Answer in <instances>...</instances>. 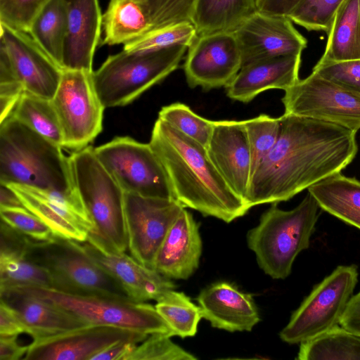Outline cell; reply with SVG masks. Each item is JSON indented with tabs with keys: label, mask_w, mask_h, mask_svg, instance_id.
<instances>
[{
	"label": "cell",
	"mask_w": 360,
	"mask_h": 360,
	"mask_svg": "<svg viewBox=\"0 0 360 360\" xmlns=\"http://www.w3.org/2000/svg\"><path fill=\"white\" fill-rule=\"evenodd\" d=\"M252 157V174L275 145L279 134L280 120L266 114L243 120Z\"/></svg>",
	"instance_id": "obj_38"
},
{
	"label": "cell",
	"mask_w": 360,
	"mask_h": 360,
	"mask_svg": "<svg viewBox=\"0 0 360 360\" xmlns=\"http://www.w3.org/2000/svg\"><path fill=\"white\" fill-rule=\"evenodd\" d=\"M360 321V291L349 300L340 325Z\"/></svg>",
	"instance_id": "obj_48"
},
{
	"label": "cell",
	"mask_w": 360,
	"mask_h": 360,
	"mask_svg": "<svg viewBox=\"0 0 360 360\" xmlns=\"http://www.w3.org/2000/svg\"><path fill=\"white\" fill-rule=\"evenodd\" d=\"M148 335L122 328L88 325L57 335L33 340L25 360H91L107 347L122 341L140 343Z\"/></svg>",
	"instance_id": "obj_16"
},
{
	"label": "cell",
	"mask_w": 360,
	"mask_h": 360,
	"mask_svg": "<svg viewBox=\"0 0 360 360\" xmlns=\"http://www.w3.org/2000/svg\"><path fill=\"white\" fill-rule=\"evenodd\" d=\"M345 328L360 335V321L352 322L342 326Z\"/></svg>",
	"instance_id": "obj_50"
},
{
	"label": "cell",
	"mask_w": 360,
	"mask_h": 360,
	"mask_svg": "<svg viewBox=\"0 0 360 360\" xmlns=\"http://www.w3.org/2000/svg\"><path fill=\"white\" fill-rule=\"evenodd\" d=\"M8 186L56 236L84 242L94 231V223L79 195H66L16 184Z\"/></svg>",
	"instance_id": "obj_17"
},
{
	"label": "cell",
	"mask_w": 360,
	"mask_h": 360,
	"mask_svg": "<svg viewBox=\"0 0 360 360\" xmlns=\"http://www.w3.org/2000/svg\"><path fill=\"white\" fill-rule=\"evenodd\" d=\"M201 253L199 226L184 208L162 243L153 269L169 278L186 279L198 269Z\"/></svg>",
	"instance_id": "obj_24"
},
{
	"label": "cell",
	"mask_w": 360,
	"mask_h": 360,
	"mask_svg": "<svg viewBox=\"0 0 360 360\" xmlns=\"http://www.w3.org/2000/svg\"><path fill=\"white\" fill-rule=\"evenodd\" d=\"M286 114L333 123L354 132L360 129V97L314 72L285 91Z\"/></svg>",
	"instance_id": "obj_12"
},
{
	"label": "cell",
	"mask_w": 360,
	"mask_h": 360,
	"mask_svg": "<svg viewBox=\"0 0 360 360\" xmlns=\"http://www.w3.org/2000/svg\"><path fill=\"white\" fill-rule=\"evenodd\" d=\"M49 0H0V22L28 33L35 15Z\"/></svg>",
	"instance_id": "obj_43"
},
{
	"label": "cell",
	"mask_w": 360,
	"mask_h": 360,
	"mask_svg": "<svg viewBox=\"0 0 360 360\" xmlns=\"http://www.w3.org/2000/svg\"><path fill=\"white\" fill-rule=\"evenodd\" d=\"M63 147L16 119L0 122V184L22 185L66 195H79L70 156Z\"/></svg>",
	"instance_id": "obj_3"
},
{
	"label": "cell",
	"mask_w": 360,
	"mask_h": 360,
	"mask_svg": "<svg viewBox=\"0 0 360 360\" xmlns=\"http://www.w3.org/2000/svg\"><path fill=\"white\" fill-rule=\"evenodd\" d=\"M319 207L360 229V181L340 172L308 188Z\"/></svg>",
	"instance_id": "obj_28"
},
{
	"label": "cell",
	"mask_w": 360,
	"mask_h": 360,
	"mask_svg": "<svg viewBox=\"0 0 360 360\" xmlns=\"http://www.w3.org/2000/svg\"><path fill=\"white\" fill-rule=\"evenodd\" d=\"M156 302L155 307L169 326L172 336L184 338L196 334L198 323L202 318L200 308L184 292L173 289Z\"/></svg>",
	"instance_id": "obj_34"
},
{
	"label": "cell",
	"mask_w": 360,
	"mask_h": 360,
	"mask_svg": "<svg viewBox=\"0 0 360 360\" xmlns=\"http://www.w3.org/2000/svg\"><path fill=\"white\" fill-rule=\"evenodd\" d=\"M27 328L17 312L4 302H0V335H19Z\"/></svg>",
	"instance_id": "obj_44"
},
{
	"label": "cell",
	"mask_w": 360,
	"mask_h": 360,
	"mask_svg": "<svg viewBox=\"0 0 360 360\" xmlns=\"http://www.w3.org/2000/svg\"><path fill=\"white\" fill-rule=\"evenodd\" d=\"M257 11V0H195L192 22L198 35L233 32Z\"/></svg>",
	"instance_id": "obj_30"
},
{
	"label": "cell",
	"mask_w": 360,
	"mask_h": 360,
	"mask_svg": "<svg viewBox=\"0 0 360 360\" xmlns=\"http://www.w3.org/2000/svg\"><path fill=\"white\" fill-rule=\"evenodd\" d=\"M1 221L25 236L39 241L56 236L38 217L24 207H0Z\"/></svg>",
	"instance_id": "obj_41"
},
{
	"label": "cell",
	"mask_w": 360,
	"mask_h": 360,
	"mask_svg": "<svg viewBox=\"0 0 360 360\" xmlns=\"http://www.w3.org/2000/svg\"><path fill=\"white\" fill-rule=\"evenodd\" d=\"M302 53L286 54L255 60L242 66L226 87L227 96L248 103L269 89L287 90L299 80Z\"/></svg>",
	"instance_id": "obj_21"
},
{
	"label": "cell",
	"mask_w": 360,
	"mask_h": 360,
	"mask_svg": "<svg viewBox=\"0 0 360 360\" xmlns=\"http://www.w3.org/2000/svg\"><path fill=\"white\" fill-rule=\"evenodd\" d=\"M345 0H300L287 17L308 31L329 32L334 16Z\"/></svg>",
	"instance_id": "obj_37"
},
{
	"label": "cell",
	"mask_w": 360,
	"mask_h": 360,
	"mask_svg": "<svg viewBox=\"0 0 360 360\" xmlns=\"http://www.w3.org/2000/svg\"><path fill=\"white\" fill-rule=\"evenodd\" d=\"M188 48L177 44L146 52L122 50L110 56L92 72L94 89L103 106L131 103L174 72Z\"/></svg>",
	"instance_id": "obj_6"
},
{
	"label": "cell",
	"mask_w": 360,
	"mask_h": 360,
	"mask_svg": "<svg viewBox=\"0 0 360 360\" xmlns=\"http://www.w3.org/2000/svg\"><path fill=\"white\" fill-rule=\"evenodd\" d=\"M94 151L124 193L174 199L165 169L149 143L117 136Z\"/></svg>",
	"instance_id": "obj_10"
},
{
	"label": "cell",
	"mask_w": 360,
	"mask_h": 360,
	"mask_svg": "<svg viewBox=\"0 0 360 360\" xmlns=\"http://www.w3.org/2000/svg\"><path fill=\"white\" fill-rule=\"evenodd\" d=\"M0 49L25 91L46 99L53 98L63 69L27 32L1 24Z\"/></svg>",
	"instance_id": "obj_15"
},
{
	"label": "cell",
	"mask_w": 360,
	"mask_h": 360,
	"mask_svg": "<svg viewBox=\"0 0 360 360\" xmlns=\"http://www.w3.org/2000/svg\"><path fill=\"white\" fill-rule=\"evenodd\" d=\"M52 303L89 324L122 328L150 335L171 330L155 306L112 297L82 295L37 286L11 288Z\"/></svg>",
	"instance_id": "obj_8"
},
{
	"label": "cell",
	"mask_w": 360,
	"mask_h": 360,
	"mask_svg": "<svg viewBox=\"0 0 360 360\" xmlns=\"http://www.w3.org/2000/svg\"><path fill=\"white\" fill-rule=\"evenodd\" d=\"M165 333L148 335L137 344L128 360H196L192 354L174 344Z\"/></svg>",
	"instance_id": "obj_39"
},
{
	"label": "cell",
	"mask_w": 360,
	"mask_h": 360,
	"mask_svg": "<svg viewBox=\"0 0 360 360\" xmlns=\"http://www.w3.org/2000/svg\"><path fill=\"white\" fill-rule=\"evenodd\" d=\"M197 36V30L193 22H180L150 30L140 38L124 44L123 50L146 52L177 44L188 47Z\"/></svg>",
	"instance_id": "obj_35"
},
{
	"label": "cell",
	"mask_w": 360,
	"mask_h": 360,
	"mask_svg": "<svg viewBox=\"0 0 360 360\" xmlns=\"http://www.w3.org/2000/svg\"><path fill=\"white\" fill-rule=\"evenodd\" d=\"M312 72L360 97V59L318 62Z\"/></svg>",
	"instance_id": "obj_40"
},
{
	"label": "cell",
	"mask_w": 360,
	"mask_h": 360,
	"mask_svg": "<svg viewBox=\"0 0 360 360\" xmlns=\"http://www.w3.org/2000/svg\"><path fill=\"white\" fill-rule=\"evenodd\" d=\"M102 44L130 43L152 30L146 0H110L102 16Z\"/></svg>",
	"instance_id": "obj_27"
},
{
	"label": "cell",
	"mask_w": 360,
	"mask_h": 360,
	"mask_svg": "<svg viewBox=\"0 0 360 360\" xmlns=\"http://www.w3.org/2000/svg\"><path fill=\"white\" fill-rule=\"evenodd\" d=\"M65 3L67 33L62 68L93 72V58L102 27L98 0H65Z\"/></svg>",
	"instance_id": "obj_22"
},
{
	"label": "cell",
	"mask_w": 360,
	"mask_h": 360,
	"mask_svg": "<svg viewBox=\"0 0 360 360\" xmlns=\"http://www.w3.org/2000/svg\"><path fill=\"white\" fill-rule=\"evenodd\" d=\"M9 117L63 148V131L51 100L24 91Z\"/></svg>",
	"instance_id": "obj_33"
},
{
	"label": "cell",
	"mask_w": 360,
	"mask_h": 360,
	"mask_svg": "<svg viewBox=\"0 0 360 360\" xmlns=\"http://www.w3.org/2000/svg\"><path fill=\"white\" fill-rule=\"evenodd\" d=\"M24 207V205L15 193L9 186L1 184L0 207Z\"/></svg>",
	"instance_id": "obj_49"
},
{
	"label": "cell",
	"mask_w": 360,
	"mask_h": 360,
	"mask_svg": "<svg viewBox=\"0 0 360 360\" xmlns=\"http://www.w3.org/2000/svg\"><path fill=\"white\" fill-rule=\"evenodd\" d=\"M206 150L228 186L246 201L252 167L243 120L214 121Z\"/></svg>",
	"instance_id": "obj_19"
},
{
	"label": "cell",
	"mask_w": 360,
	"mask_h": 360,
	"mask_svg": "<svg viewBox=\"0 0 360 360\" xmlns=\"http://www.w3.org/2000/svg\"><path fill=\"white\" fill-rule=\"evenodd\" d=\"M153 27L158 29L174 23L189 21L195 0H146Z\"/></svg>",
	"instance_id": "obj_42"
},
{
	"label": "cell",
	"mask_w": 360,
	"mask_h": 360,
	"mask_svg": "<svg viewBox=\"0 0 360 360\" xmlns=\"http://www.w3.org/2000/svg\"><path fill=\"white\" fill-rule=\"evenodd\" d=\"M319 206L311 193L294 209L283 210L273 205L257 226L247 235L249 248L263 271L274 279H284L297 256L309 248Z\"/></svg>",
	"instance_id": "obj_4"
},
{
	"label": "cell",
	"mask_w": 360,
	"mask_h": 360,
	"mask_svg": "<svg viewBox=\"0 0 360 360\" xmlns=\"http://www.w3.org/2000/svg\"><path fill=\"white\" fill-rule=\"evenodd\" d=\"M169 179L174 198L188 207L229 223L251 208L226 184L206 148L158 119L149 141Z\"/></svg>",
	"instance_id": "obj_2"
},
{
	"label": "cell",
	"mask_w": 360,
	"mask_h": 360,
	"mask_svg": "<svg viewBox=\"0 0 360 360\" xmlns=\"http://www.w3.org/2000/svg\"><path fill=\"white\" fill-rule=\"evenodd\" d=\"M243 65L263 58L302 53L307 41L287 16L255 11L234 31Z\"/></svg>",
	"instance_id": "obj_18"
},
{
	"label": "cell",
	"mask_w": 360,
	"mask_h": 360,
	"mask_svg": "<svg viewBox=\"0 0 360 360\" xmlns=\"http://www.w3.org/2000/svg\"><path fill=\"white\" fill-rule=\"evenodd\" d=\"M67 33L65 0H49L32 20L28 34L62 68Z\"/></svg>",
	"instance_id": "obj_31"
},
{
	"label": "cell",
	"mask_w": 360,
	"mask_h": 360,
	"mask_svg": "<svg viewBox=\"0 0 360 360\" xmlns=\"http://www.w3.org/2000/svg\"><path fill=\"white\" fill-rule=\"evenodd\" d=\"M188 49L184 70L191 88H226L242 68V56L233 32L198 35Z\"/></svg>",
	"instance_id": "obj_14"
},
{
	"label": "cell",
	"mask_w": 360,
	"mask_h": 360,
	"mask_svg": "<svg viewBox=\"0 0 360 360\" xmlns=\"http://www.w3.org/2000/svg\"><path fill=\"white\" fill-rule=\"evenodd\" d=\"M184 208L174 199L124 193L128 249L131 255L143 265L153 269L158 251Z\"/></svg>",
	"instance_id": "obj_13"
},
{
	"label": "cell",
	"mask_w": 360,
	"mask_h": 360,
	"mask_svg": "<svg viewBox=\"0 0 360 360\" xmlns=\"http://www.w3.org/2000/svg\"><path fill=\"white\" fill-rule=\"evenodd\" d=\"M92 72L63 69L51 99L63 136V148L78 150L89 146L103 129V111Z\"/></svg>",
	"instance_id": "obj_11"
},
{
	"label": "cell",
	"mask_w": 360,
	"mask_h": 360,
	"mask_svg": "<svg viewBox=\"0 0 360 360\" xmlns=\"http://www.w3.org/2000/svg\"><path fill=\"white\" fill-rule=\"evenodd\" d=\"M138 342L122 341L94 355L91 360H128Z\"/></svg>",
	"instance_id": "obj_45"
},
{
	"label": "cell",
	"mask_w": 360,
	"mask_h": 360,
	"mask_svg": "<svg viewBox=\"0 0 360 360\" xmlns=\"http://www.w3.org/2000/svg\"><path fill=\"white\" fill-rule=\"evenodd\" d=\"M158 119L207 147L214 121L202 117L184 103L176 102L162 107L158 113Z\"/></svg>",
	"instance_id": "obj_36"
},
{
	"label": "cell",
	"mask_w": 360,
	"mask_h": 360,
	"mask_svg": "<svg viewBox=\"0 0 360 360\" xmlns=\"http://www.w3.org/2000/svg\"><path fill=\"white\" fill-rule=\"evenodd\" d=\"M78 243L84 252L110 275L133 301H158L175 288L169 278L143 265L125 252L105 250L89 240Z\"/></svg>",
	"instance_id": "obj_20"
},
{
	"label": "cell",
	"mask_w": 360,
	"mask_h": 360,
	"mask_svg": "<svg viewBox=\"0 0 360 360\" xmlns=\"http://www.w3.org/2000/svg\"><path fill=\"white\" fill-rule=\"evenodd\" d=\"M355 265L338 266L317 284L293 312L281 339L300 344L340 324L357 283Z\"/></svg>",
	"instance_id": "obj_9"
},
{
	"label": "cell",
	"mask_w": 360,
	"mask_h": 360,
	"mask_svg": "<svg viewBox=\"0 0 360 360\" xmlns=\"http://www.w3.org/2000/svg\"><path fill=\"white\" fill-rule=\"evenodd\" d=\"M0 298L17 312L33 340L91 325L52 303L16 289L0 290Z\"/></svg>",
	"instance_id": "obj_25"
},
{
	"label": "cell",
	"mask_w": 360,
	"mask_h": 360,
	"mask_svg": "<svg viewBox=\"0 0 360 360\" xmlns=\"http://www.w3.org/2000/svg\"><path fill=\"white\" fill-rule=\"evenodd\" d=\"M18 335H0V359L18 360L25 356L28 345H22L18 341Z\"/></svg>",
	"instance_id": "obj_46"
},
{
	"label": "cell",
	"mask_w": 360,
	"mask_h": 360,
	"mask_svg": "<svg viewBox=\"0 0 360 360\" xmlns=\"http://www.w3.org/2000/svg\"><path fill=\"white\" fill-rule=\"evenodd\" d=\"M299 360H360V335L338 325L300 343Z\"/></svg>",
	"instance_id": "obj_32"
},
{
	"label": "cell",
	"mask_w": 360,
	"mask_h": 360,
	"mask_svg": "<svg viewBox=\"0 0 360 360\" xmlns=\"http://www.w3.org/2000/svg\"><path fill=\"white\" fill-rule=\"evenodd\" d=\"M197 300L202 318L214 328L229 332L250 331L260 320L252 295L227 282L204 288Z\"/></svg>",
	"instance_id": "obj_23"
},
{
	"label": "cell",
	"mask_w": 360,
	"mask_h": 360,
	"mask_svg": "<svg viewBox=\"0 0 360 360\" xmlns=\"http://www.w3.org/2000/svg\"><path fill=\"white\" fill-rule=\"evenodd\" d=\"M279 120L278 139L251 177V207L290 200L340 172L357 153L356 132L346 127L292 114Z\"/></svg>",
	"instance_id": "obj_1"
},
{
	"label": "cell",
	"mask_w": 360,
	"mask_h": 360,
	"mask_svg": "<svg viewBox=\"0 0 360 360\" xmlns=\"http://www.w3.org/2000/svg\"><path fill=\"white\" fill-rule=\"evenodd\" d=\"M0 236V290L18 286L53 288L50 274L27 257V236L4 221Z\"/></svg>",
	"instance_id": "obj_26"
},
{
	"label": "cell",
	"mask_w": 360,
	"mask_h": 360,
	"mask_svg": "<svg viewBox=\"0 0 360 360\" xmlns=\"http://www.w3.org/2000/svg\"><path fill=\"white\" fill-rule=\"evenodd\" d=\"M75 185L95 225L89 240L105 250L125 252L128 240L124 192L88 146L70 156Z\"/></svg>",
	"instance_id": "obj_5"
},
{
	"label": "cell",
	"mask_w": 360,
	"mask_h": 360,
	"mask_svg": "<svg viewBox=\"0 0 360 360\" xmlns=\"http://www.w3.org/2000/svg\"><path fill=\"white\" fill-rule=\"evenodd\" d=\"M300 0H257V10L261 13L288 16Z\"/></svg>",
	"instance_id": "obj_47"
},
{
	"label": "cell",
	"mask_w": 360,
	"mask_h": 360,
	"mask_svg": "<svg viewBox=\"0 0 360 360\" xmlns=\"http://www.w3.org/2000/svg\"><path fill=\"white\" fill-rule=\"evenodd\" d=\"M26 256L50 274L53 289L131 300L122 287L84 252L78 241L58 236L39 241L27 237Z\"/></svg>",
	"instance_id": "obj_7"
},
{
	"label": "cell",
	"mask_w": 360,
	"mask_h": 360,
	"mask_svg": "<svg viewBox=\"0 0 360 360\" xmlns=\"http://www.w3.org/2000/svg\"><path fill=\"white\" fill-rule=\"evenodd\" d=\"M319 62L360 59V0H345L338 9Z\"/></svg>",
	"instance_id": "obj_29"
}]
</instances>
